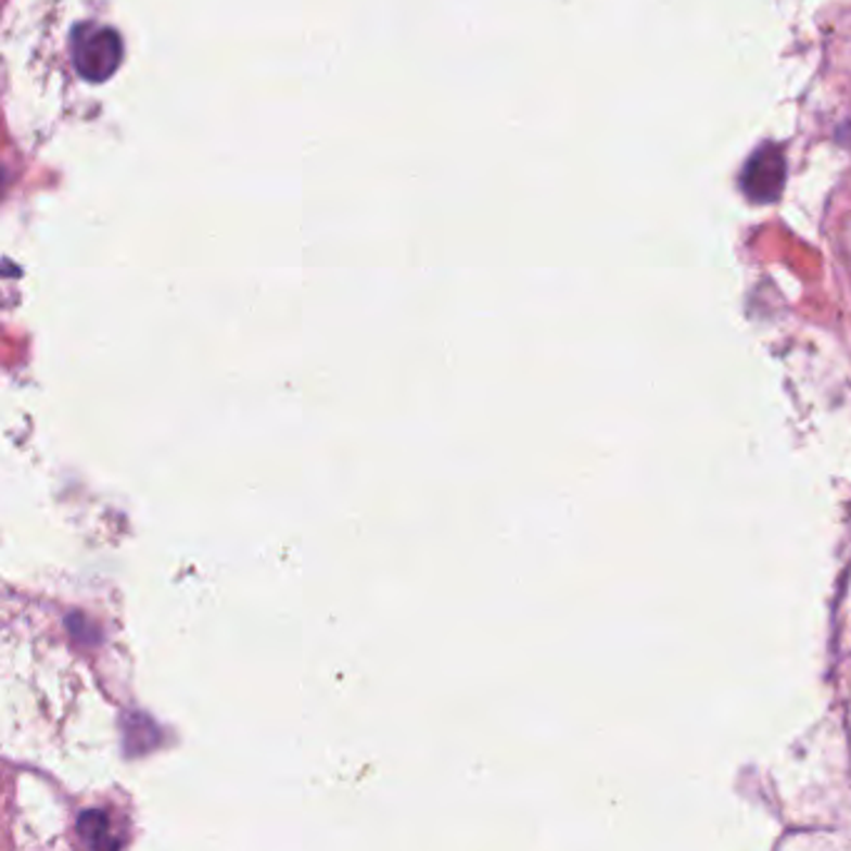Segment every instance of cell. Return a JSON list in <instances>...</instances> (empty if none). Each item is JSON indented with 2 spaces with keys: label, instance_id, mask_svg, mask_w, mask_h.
I'll return each instance as SVG.
<instances>
[{
  "label": "cell",
  "instance_id": "1",
  "mask_svg": "<svg viewBox=\"0 0 851 851\" xmlns=\"http://www.w3.org/2000/svg\"><path fill=\"white\" fill-rule=\"evenodd\" d=\"M75 65H78L80 75L86 80H107L118 71L123 58V43L118 33L111 28H86L75 30V46H73Z\"/></svg>",
  "mask_w": 851,
  "mask_h": 851
},
{
  "label": "cell",
  "instance_id": "2",
  "mask_svg": "<svg viewBox=\"0 0 851 851\" xmlns=\"http://www.w3.org/2000/svg\"><path fill=\"white\" fill-rule=\"evenodd\" d=\"M78 834L88 847H118V839H111V824L105 814L100 812H82L78 820Z\"/></svg>",
  "mask_w": 851,
  "mask_h": 851
}]
</instances>
